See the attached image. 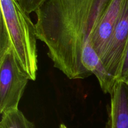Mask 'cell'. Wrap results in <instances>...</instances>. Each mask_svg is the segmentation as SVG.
<instances>
[{
	"instance_id": "277c9868",
	"label": "cell",
	"mask_w": 128,
	"mask_h": 128,
	"mask_svg": "<svg viewBox=\"0 0 128 128\" xmlns=\"http://www.w3.org/2000/svg\"><path fill=\"white\" fill-rule=\"evenodd\" d=\"M128 39V0H123L116 23L101 62L108 74L117 82Z\"/></svg>"
},
{
	"instance_id": "8fae6325",
	"label": "cell",
	"mask_w": 128,
	"mask_h": 128,
	"mask_svg": "<svg viewBox=\"0 0 128 128\" xmlns=\"http://www.w3.org/2000/svg\"><path fill=\"white\" fill-rule=\"evenodd\" d=\"M60 128H68V127H67V126H66V125H64V124H61V125H60Z\"/></svg>"
},
{
	"instance_id": "8992f818",
	"label": "cell",
	"mask_w": 128,
	"mask_h": 128,
	"mask_svg": "<svg viewBox=\"0 0 128 128\" xmlns=\"http://www.w3.org/2000/svg\"><path fill=\"white\" fill-rule=\"evenodd\" d=\"M122 3L123 0H111L101 17L94 35L92 46L100 60L104 54L120 15Z\"/></svg>"
},
{
	"instance_id": "3957f363",
	"label": "cell",
	"mask_w": 128,
	"mask_h": 128,
	"mask_svg": "<svg viewBox=\"0 0 128 128\" xmlns=\"http://www.w3.org/2000/svg\"><path fill=\"white\" fill-rule=\"evenodd\" d=\"M28 77L21 70L11 48L0 51V112L18 109Z\"/></svg>"
},
{
	"instance_id": "9c48e42d",
	"label": "cell",
	"mask_w": 128,
	"mask_h": 128,
	"mask_svg": "<svg viewBox=\"0 0 128 128\" xmlns=\"http://www.w3.org/2000/svg\"><path fill=\"white\" fill-rule=\"evenodd\" d=\"M128 73V39L126 43V47L123 53L122 61H121V67H120V72H119L118 77L117 81L122 80L127 75Z\"/></svg>"
},
{
	"instance_id": "5b68a950",
	"label": "cell",
	"mask_w": 128,
	"mask_h": 128,
	"mask_svg": "<svg viewBox=\"0 0 128 128\" xmlns=\"http://www.w3.org/2000/svg\"><path fill=\"white\" fill-rule=\"evenodd\" d=\"M111 95L108 120L104 128H128V85L116 82Z\"/></svg>"
},
{
	"instance_id": "7a4b0ae2",
	"label": "cell",
	"mask_w": 128,
	"mask_h": 128,
	"mask_svg": "<svg viewBox=\"0 0 128 128\" xmlns=\"http://www.w3.org/2000/svg\"><path fill=\"white\" fill-rule=\"evenodd\" d=\"M0 51L11 48L21 70L34 81L38 72L36 26L17 0H0Z\"/></svg>"
},
{
	"instance_id": "30bf717a",
	"label": "cell",
	"mask_w": 128,
	"mask_h": 128,
	"mask_svg": "<svg viewBox=\"0 0 128 128\" xmlns=\"http://www.w3.org/2000/svg\"><path fill=\"white\" fill-rule=\"evenodd\" d=\"M122 81H124V82L126 83V84H127V85H128V73L127 75H126V76L125 77V78H124V79H123V80H122Z\"/></svg>"
},
{
	"instance_id": "52a82bcc",
	"label": "cell",
	"mask_w": 128,
	"mask_h": 128,
	"mask_svg": "<svg viewBox=\"0 0 128 128\" xmlns=\"http://www.w3.org/2000/svg\"><path fill=\"white\" fill-rule=\"evenodd\" d=\"M0 128L35 127L34 124L29 120L18 109L1 114Z\"/></svg>"
},
{
	"instance_id": "6da1fadb",
	"label": "cell",
	"mask_w": 128,
	"mask_h": 128,
	"mask_svg": "<svg viewBox=\"0 0 128 128\" xmlns=\"http://www.w3.org/2000/svg\"><path fill=\"white\" fill-rule=\"evenodd\" d=\"M111 0H48L37 11L36 35L54 67L71 80L94 74L110 94L116 80L105 70L92 46L94 35Z\"/></svg>"
},
{
	"instance_id": "ba28073f",
	"label": "cell",
	"mask_w": 128,
	"mask_h": 128,
	"mask_svg": "<svg viewBox=\"0 0 128 128\" xmlns=\"http://www.w3.org/2000/svg\"><path fill=\"white\" fill-rule=\"evenodd\" d=\"M22 9L30 14L36 12L48 0H17Z\"/></svg>"
}]
</instances>
